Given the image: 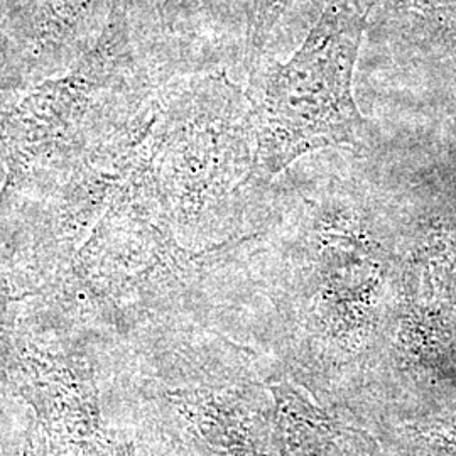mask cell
I'll use <instances>...</instances> for the list:
<instances>
[{
  "mask_svg": "<svg viewBox=\"0 0 456 456\" xmlns=\"http://www.w3.org/2000/svg\"><path fill=\"white\" fill-rule=\"evenodd\" d=\"M369 11L365 0H330L286 63L271 60L247 73L262 184H271L313 152H370L382 144L354 97V71Z\"/></svg>",
  "mask_w": 456,
  "mask_h": 456,
  "instance_id": "obj_1",
  "label": "cell"
},
{
  "mask_svg": "<svg viewBox=\"0 0 456 456\" xmlns=\"http://www.w3.org/2000/svg\"><path fill=\"white\" fill-rule=\"evenodd\" d=\"M409 63L456 77V0H382Z\"/></svg>",
  "mask_w": 456,
  "mask_h": 456,
  "instance_id": "obj_2",
  "label": "cell"
}]
</instances>
